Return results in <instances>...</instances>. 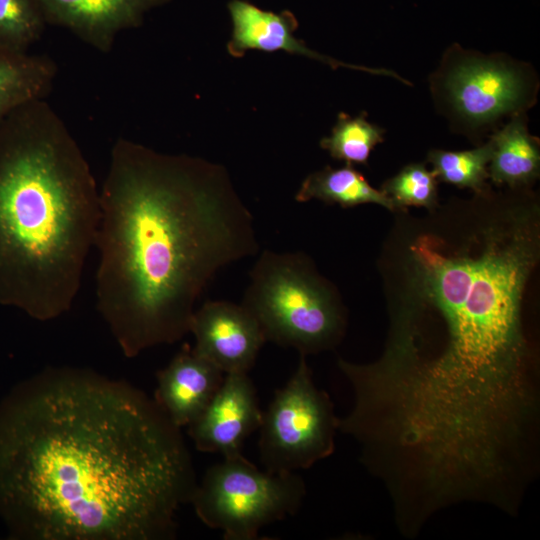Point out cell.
<instances>
[{"instance_id":"6da1fadb","label":"cell","mask_w":540,"mask_h":540,"mask_svg":"<svg viewBox=\"0 0 540 540\" xmlns=\"http://www.w3.org/2000/svg\"><path fill=\"white\" fill-rule=\"evenodd\" d=\"M521 200L412 239L381 356L338 364L351 426L409 473L481 481L540 453L539 367L523 318L539 220Z\"/></svg>"},{"instance_id":"7a4b0ae2","label":"cell","mask_w":540,"mask_h":540,"mask_svg":"<svg viewBox=\"0 0 540 540\" xmlns=\"http://www.w3.org/2000/svg\"><path fill=\"white\" fill-rule=\"evenodd\" d=\"M196 486L180 428L123 380L49 367L0 400V520L10 539H172Z\"/></svg>"},{"instance_id":"3957f363","label":"cell","mask_w":540,"mask_h":540,"mask_svg":"<svg viewBox=\"0 0 540 540\" xmlns=\"http://www.w3.org/2000/svg\"><path fill=\"white\" fill-rule=\"evenodd\" d=\"M99 196L96 304L128 358L179 341L216 273L259 251L227 170L203 158L118 139Z\"/></svg>"},{"instance_id":"277c9868","label":"cell","mask_w":540,"mask_h":540,"mask_svg":"<svg viewBox=\"0 0 540 540\" xmlns=\"http://www.w3.org/2000/svg\"><path fill=\"white\" fill-rule=\"evenodd\" d=\"M100 196L68 127L45 101L0 124V305L39 321L70 310L94 246Z\"/></svg>"},{"instance_id":"5b68a950","label":"cell","mask_w":540,"mask_h":540,"mask_svg":"<svg viewBox=\"0 0 540 540\" xmlns=\"http://www.w3.org/2000/svg\"><path fill=\"white\" fill-rule=\"evenodd\" d=\"M249 276L241 304L258 321L266 341L305 356L340 342L346 324L342 306L307 255L265 249Z\"/></svg>"},{"instance_id":"8992f818","label":"cell","mask_w":540,"mask_h":540,"mask_svg":"<svg viewBox=\"0 0 540 540\" xmlns=\"http://www.w3.org/2000/svg\"><path fill=\"white\" fill-rule=\"evenodd\" d=\"M306 495L295 472L260 470L242 454L210 466L191 496L197 517L225 540H255L266 525L294 515Z\"/></svg>"},{"instance_id":"52a82bcc","label":"cell","mask_w":540,"mask_h":540,"mask_svg":"<svg viewBox=\"0 0 540 540\" xmlns=\"http://www.w3.org/2000/svg\"><path fill=\"white\" fill-rule=\"evenodd\" d=\"M431 91L454 123L477 132L525 113L537 99L538 80L528 64L454 44L431 77Z\"/></svg>"},{"instance_id":"ba28073f","label":"cell","mask_w":540,"mask_h":540,"mask_svg":"<svg viewBox=\"0 0 540 540\" xmlns=\"http://www.w3.org/2000/svg\"><path fill=\"white\" fill-rule=\"evenodd\" d=\"M338 419L329 395L316 387L306 356L263 411L258 441L260 461L270 473L296 472L335 450Z\"/></svg>"},{"instance_id":"9c48e42d","label":"cell","mask_w":540,"mask_h":540,"mask_svg":"<svg viewBox=\"0 0 540 540\" xmlns=\"http://www.w3.org/2000/svg\"><path fill=\"white\" fill-rule=\"evenodd\" d=\"M193 350L224 374L248 373L266 342L255 317L242 305L206 301L195 309L189 326Z\"/></svg>"},{"instance_id":"30bf717a","label":"cell","mask_w":540,"mask_h":540,"mask_svg":"<svg viewBox=\"0 0 540 540\" xmlns=\"http://www.w3.org/2000/svg\"><path fill=\"white\" fill-rule=\"evenodd\" d=\"M263 411L248 373L225 374L204 411L187 426L194 446L223 457L242 454L245 440L259 429Z\"/></svg>"},{"instance_id":"8fae6325","label":"cell","mask_w":540,"mask_h":540,"mask_svg":"<svg viewBox=\"0 0 540 540\" xmlns=\"http://www.w3.org/2000/svg\"><path fill=\"white\" fill-rule=\"evenodd\" d=\"M227 9L232 22L231 39L227 44V50L235 58L244 56L249 50L267 53L285 51L309 57L333 69L345 67L404 81V78L392 70L344 63L310 49L303 40L296 38L294 32L298 28V21L289 10L279 13L264 10L248 0H230Z\"/></svg>"},{"instance_id":"7c38bea8","label":"cell","mask_w":540,"mask_h":540,"mask_svg":"<svg viewBox=\"0 0 540 540\" xmlns=\"http://www.w3.org/2000/svg\"><path fill=\"white\" fill-rule=\"evenodd\" d=\"M171 0H41L49 25L69 30L109 53L119 33L142 25L145 15Z\"/></svg>"},{"instance_id":"4fadbf2b","label":"cell","mask_w":540,"mask_h":540,"mask_svg":"<svg viewBox=\"0 0 540 540\" xmlns=\"http://www.w3.org/2000/svg\"><path fill=\"white\" fill-rule=\"evenodd\" d=\"M225 374L184 345L169 364L157 372L154 400L178 428L187 427L208 406Z\"/></svg>"},{"instance_id":"5bb4252c","label":"cell","mask_w":540,"mask_h":540,"mask_svg":"<svg viewBox=\"0 0 540 540\" xmlns=\"http://www.w3.org/2000/svg\"><path fill=\"white\" fill-rule=\"evenodd\" d=\"M489 140L488 172L494 184L524 189L539 177L540 143L528 130L525 113L511 117Z\"/></svg>"},{"instance_id":"9a60e30c","label":"cell","mask_w":540,"mask_h":540,"mask_svg":"<svg viewBox=\"0 0 540 540\" xmlns=\"http://www.w3.org/2000/svg\"><path fill=\"white\" fill-rule=\"evenodd\" d=\"M57 65L48 55L17 52L0 46V124L18 107L51 92Z\"/></svg>"},{"instance_id":"2e32d148","label":"cell","mask_w":540,"mask_h":540,"mask_svg":"<svg viewBox=\"0 0 540 540\" xmlns=\"http://www.w3.org/2000/svg\"><path fill=\"white\" fill-rule=\"evenodd\" d=\"M312 199L327 204H338L343 208L374 203L391 211L395 210L392 200L380 189L369 184L353 165L341 168L324 167L310 173L301 183L295 200L307 202Z\"/></svg>"},{"instance_id":"e0dca14e","label":"cell","mask_w":540,"mask_h":540,"mask_svg":"<svg viewBox=\"0 0 540 540\" xmlns=\"http://www.w3.org/2000/svg\"><path fill=\"white\" fill-rule=\"evenodd\" d=\"M385 130L369 122L366 114L352 117L339 113L331 135L320 140V147L346 164L366 165L372 150L384 141Z\"/></svg>"},{"instance_id":"ac0fdd59","label":"cell","mask_w":540,"mask_h":540,"mask_svg":"<svg viewBox=\"0 0 540 540\" xmlns=\"http://www.w3.org/2000/svg\"><path fill=\"white\" fill-rule=\"evenodd\" d=\"M490 140L471 150L446 151L432 149L427 160L437 179L459 188H469L476 194L487 190L488 166L491 159Z\"/></svg>"},{"instance_id":"d6986e66","label":"cell","mask_w":540,"mask_h":540,"mask_svg":"<svg viewBox=\"0 0 540 540\" xmlns=\"http://www.w3.org/2000/svg\"><path fill=\"white\" fill-rule=\"evenodd\" d=\"M47 25L41 0H0V46L28 52Z\"/></svg>"},{"instance_id":"ffe728a7","label":"cell","mask_w":540,"mask_h":540,"mask_svg":"<svg viewBox=\"0 0 540 540\" xmlns=\"http://www.w3.org/2000/svg\"><path fill=\"white\" fill-rule=\"evenodd\" d=\"M437 180L424 164L413 163L385 181L381 190L392 200L395 209L415 206L433 210L438 200Z\"/></svg>"}]
</instances>
